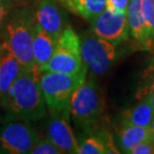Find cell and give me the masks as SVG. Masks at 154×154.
<instances>
[{
    "label": "cell",
    "mask_w": 154,
    "mask_h": 154,
    "mask_svg": "<svg viewBox=\"0 0 154 154\" xmlns=\"http://www.w3.org/2000/svg\"><path fill=\"white\" fill-rule=\"evenodd\" d=\"M116 46L93 32H85L80 37V51L87 68L97 75H103L116 59Z\"/></svg>",
    "instance_id": "8992f818"
},
{
    "label": "cell",
    "mask_w": 154,
    "mask_h": 154,
    "mask_svg": "<svg viewBox=\"0 0 154 154\" xmlns=\"http://www.w3.org/2000/svg\"><path fill=\"white\" fill-rule=\"evenodd\" d=\"M63 153L49 138L38 139L35 145L30 150V154H61Z\"/></svg>",
    "instance_id": "d6986e66"
},
{
    "label": "cell",
    "mask_w": 154,
    "mask_h": 154,
    "mask_svg": "<svg viewBox=\"0 0 154 154\" xmlns=\"http://www.w3.org/2000/svg\"><path fill=\"white\" fill-rule=\"evenodd\" d=\"M152 50H154V47H153V49H152Z\"/></svg>",
    "instance_id": "484cf974"
},
{
    "label": "cell",
    "mask_w": 154,
    "mask_h": 154,
    "mask_svg": "<svg viewBox=\"0 0 154 154\" xmlns=\"http://www.w3.org/2000/svg\"><path fill=\"white\" fill-rule=\"evenodd\" d=\"M129 34L138 49L152 50L154 36L152 29L143 12V0H129L127 11Z\"/></svg>",
    "instance_id": "9c48e42d"
},
{
    "label": "cell",
    "mask_w": 154,
    "mask_h": 154,
    "mask_svg": "<svg viewBox=\"0 0 154 154\" xmlns=\"http://www.w3.org/2000/svg\"><path fill=\"white\" fill-rule=\"evenodd\" d=\"M34 19L41 28L56 38L67 26L65 8L56 0H39L34 8Z\"/></svg>",
    "instance_id": "30bf717a"
},
{
    "label": "cell",
    "mask_w": 154,
    "mask_h": 154,
    "mask_svg": "<svg viewBox=\"0 0 154 154\" xmlns=\"http://www.w3.org/2000/svg\"><path fill=\"white\" fill-rule=\"evenodd\" d=\"M85 67L80 51V37L71 26L67 25L57 39L51 58L38 71L72 74L78 73Z\"/></svg>",
    "instance_id": "5b68a950"
},
{
    "label": "cell",
    "mask_w": 154,
    "mask_h": 154,
    "mask_svg": "<svg viewBox=\"0 0 154 154\" xmlns=\"http://www.w3.org/2000/svg\"><path fill=\"white\" fill-rule=\"evenodd\" d=\"M144 96H148L150 103L154 109V68L150 67L146 70L145 74V84L138 90L136 97L141 99Z\"/></svg>",
    "instance_id": "ac0fdd59"
},
{
    "label": "cell",
    "mask_w": 154,
    "mask_h": 154,
    "mask_svg": "<svg viewBox=\"0 0 154 154\" xmlns=\"http://www.w3.org/2000/svg\"><path fill=\"white\" fill-rule=\"evenodd\" d=\"M57 39L58 38L54 37L49 32L41 28L36 22L34 23L32 50L36 70L47 63L51 58L56 46Z\"/></svg>",
    "instance_id": "4fadbf2b"
},
{
    "label": "cell",
    "mask_w": 154,
    "mask_h": 154,
    "mask_svg": "<svg viewBox=\"0 0 154 154\" xmlns=\"http://www.w3.org/2000/svg\"><path fill=\"white\" fill-rule=\"evenodd\" d=\"M34 23V9L23 6L10 12L0 31V45L17 58L25 71L36 70L32 50Z\"/></svg>",
    "instance_id": "6da1fadb"
},
{
    "label": "cell",
    "mask_w": 154,
    "mask_h": 154,
    "mask_svg": "<svg viewBox=\"0 0 154 154\" xmlns=\"http://www.w3.org/2000/svg\"><path fill=\"white\" fill-rule=\"evenodd\" d=\"M118 131V142L124 153H129L135 145L148 139L153 135L150 127H143L138 125H121Z\"/></svg>",
    "instance_id": "2e32d148"
},
{
    "label": "cell",
    "mask_w": 154,
    "mask_h": 154,
    "mask_svg": "<svg viewBox=\"0 0 154 154\" xmlns=\"http://www.w3.org/2000/svg\"><path fill=\"white\" fill-rule=\"evenodd\" d=\"M150 128H151V130L153 132V135H154V117L152 119V122H151V125H150Z\"/></svg>",
    "instance_id": "cb8c5ba5"
},
{
    "label": "cell",
    "mask_w": 154,
    "mask_h": 154,
    "mask_svg": "<svg viewBox=\"0 0 154 154\" xmlns=\"http://www.w3.org/2000/svg\"><path fill=\"white\" fill-rule=\"evenodd\" d=\"M110 153L103 136H90L79 144L78 154H106Z\"/></svg>",
    "instance_id": "e0dca14e"
},
{
    "label": "cell",
    "mask_w": 154,
    "mask_h": 154,
    "mask_svg": "<svg viewBox=\"0 0 154 154\" xmlns=\"http://www.w3.org/2000/svg\"><path fill=\"white\" fill-rule=\"evenodd\" d=\"M68 114L69 111L53 115L47 124V137L63 153L77 154L79 143L69 124Z\"/></svg>",
    "instance_id": "8fae6325"
},
{
    "label": "cell",
    "mask_w": 154,
    "mask_h": 154,
    "mask_svg": "<svg viewBox=\"0 0 154 154\" xmlns=\"http://www.w3.org/2000/svg\"><path fill=\"white\" fill-rule=\"evenodd\" d=\"M143 12L154 36V0H143Z\"/></svg>",
    "instance_id": "7402d4cb"
},
{
    "label": "cell",
    "mask_w": 154,
    "mask_h": 154,
    "mask_svg": "<svg viewBox=\"0 0 154 154\" xmlns=\"http://www.w3.org/2000/svg\"><path fill=\"white\" fill-rule=\"evenodd\" d=\"M42 72L23 70L9 89L3 106L15 117L24 121H37L47 114L39 79Z\"/></svg>",
    "instance_id": "7a4b0ae2"
},
{
    "label": "cell",
    "mask_w": 154,
    "mask_h": 154,
    "mask_svg": "<svg viewBox=\"0 0 154 154\" xmlns=\"http://www.w3.org/2000/svg\"><path fill=\"white\" fill-rule=\"evenodd\" d=\"M66 10L91 21L106 8V0H56Z\"/></svg>",
    "instance_id": "9a60e30c"
},
{
    "label": "cell",
    "mask_w": 154,
    "mask_h": 154,
    "mask_svg": "<svg viewBox=\"0 0 154 154\" xmlns=\"http://www.w3.org/2000/svg\"><path fill=\"white\" fill-rule=\"evenodd\" d=\"M130 154H152L154 153V135L148 139L135 145L130 150Z\"/></svg>",
    "instance_id": "ffe728a7"
},
{
    "label": "cell",
    "mask_w": 154,
    "mask_h": 154,
    "mask_svg": "<svg viewBox=\"0 0 154 154\" xmlns=\"http://www.w3.org/2000/svg\"><path fill=\"white\" fill-rule=\"evenodd\" d=\"M39 139L26 122L7 121L0 128V153L27 154Z\"/></svg>",
    "instance_id": "52a82bcc"
},
{
    "label": "cell",
    "mask_w": 154,
    "mask_h": 154,
    "mask_svg": "<svg viewBox=\"0 0 154 154\" xmlns=\"http://www.w3.org/2000/svg\"><path fill=\"white\" fill-rule=\"evenodd\" d=\"M129 0H106V7L116 12L126 13Z\"/></svg>",
    "instance_id": "603a6c76"
},
{
    "label": "cell",
    "mask_w": 154,
    "mask_h": 154,
    "mask_svg": "<svg viewBox=\"0 0 154 154\" xmlns=\"http://www.w3.org/2000/svg\"><path fill=\"white\" fill-rule=\"evenodd\" d=\"M153 117L154 109L150 103L149 97L144 96L141 98V102L123 112L121 125H138L150 127Z\"/></svg>",
    "instance_id": "5bb4252c"
},
{
    "label": "cell",
    "mask_w": 154,
    "mask_h": 154,
    "mask_svg": "<svg viewBox=\"0 0 154 154\" xmlns=\"http://www.w3.org/2000/svg\"><path fill=\"white\" fill-rule=\"evenodd\" d=\"M23 71L18 59L6 48L0 45V100L5 99L9 89Z\"/></svg>",
    "instance_id": "7c38bea8"
},
{
    "label": "cell",
    "mask_w": 154,
    "mask_h": 154,
    "mask_svg": "<svg viewBox=\"0 0 154 154\" xmlns=\"http://www.w3.org/2000/svg\"><path fill=\"white\" fill-rule=\"evenodd\" d=\"M87 66L78 73L42 72L40 89L49 113L53 115L69 111V103L75 89L86 79Z\"/></svg>",
    "instance_id": "3957f363"
},
{
    "label": "cell",
    "mask_w": 154,
    "mask_h": 154,
    "mask_svg": "<svg viewBox=\"0 0 154 154\" xmlns=\"http://www.w3.org/2000/svg\"><path fill=\"white\" fill-rule=\"evenodd\" d=\"M14 9V2L11 0H0V31L10 12Z\"/></svg>",
    "instance_id": "44dd1931"
},
{
    "label": "cell",
    "mask_w": 154,
    "mask_h": 154,
    "mask_svg": "<svg viewBox=\"0 0 154 154\" xmlns=\"http://www.w3.org/2000/svg\"><path fill=\"white\" fill-rule=\"evenodd\" d=\"M105 112L103 95L93 80H84L73 92L69 113L78 127L91 131L97 127Z\"/></svg>",
    "instance_id": "277c9868"
},
{
    "label": "cell",
    "mask_w": 154,
    "mask_h": 154,
    "mask_svg": "<svg viewBox=\"0 0 154 154\" xmlns=\"http://www.w3.org/2000/svg\"><path fill=\"white\" fill-rule=\"evenodd\" d=\"M11 1H13V2H15V1H28V0H11Z\"/></svg>",
    "instance_id": "d4e9b609"
},
{
    "label": "cell",
    "mask_w": 154,
    "mask_h": 154,
    "mask_svg": "<svg viewBox=\"0 0 154 154\" xmlns=\"http://www.w3.org/2000/svg\"><path fill=\"white\" fill-rule=\"evenodd\" d=\"M91 31L98 37L117 46L127 40L129 35L126 13L113 11L106 7L91 20Z\"/></svg>",
    "instance_id": "ba28073f"
}]
</instances>
